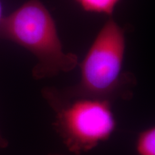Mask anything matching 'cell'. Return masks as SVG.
I'll list each match as a JSON object with an SVG mask.
<instances>
[{
    "instance_id": "cell-1",
    "label": "cell",
    "mask_w": 155,
    "mask_h": 155,
    "mask_svg": "<svg viewBox=\"0 0 155 155\" xmlns=\"http://www.w3.org/2000/svg\"><path fill=\"white\" fill-rule=\"evenodd\" d=\"M0 38L30 51L38 60L32 75L40 80L76 67L77 55L65 53L50 12L40 0H29L0 22Z\"/></svg>"
},
{
    "instance_id": "cell-3",
    "label": "cell",
    "mask_w": 155,
    "mask_h": 155,
    "mask_svg": "<svg viewBox=\"0 0 155 155\" xmlns=\"http://www.w3.org/2000/svg\"><path fill=\"white\" fill-rule=\"evenodd\" d=\"M55 113L53 127L71 152H89L111 137L116 127L111 101L89 97L68 98L54 88L42 91Z\"/></svg>"
},
{
    "instance_id": "cell-2",
    "label": "cell",
    "mask_w": 155,
    "mask_h": 155,
    "mask_svg": "<svg viewBox=\"0 0 155 155\" xmlns=\"http://www.w3.org/2000/svg\"><path fill=\"white\" fill-rule=\"evenodd\" d=\"M126 48L123 29L110 18L101 29L81 64L76 86L60 93L68 98L89 97L112 101L129 97V73L123 72Z\"/></svg>"
},
{
    "instance_id": "cell-6",
    "label": "cell",
    "mask_w": 155,
    "mask_h": 155,
    "mask_svg": "<svg viewBox=\"0 0 155 155\" xmlns=\"http://www.w3.org/2000/svg\"><path fill=\"white\" fill-rule=\"evenodd\" d=\"M7 145H8V141L0 132V148H5L7 147Z\"/></svg>"
},
{
    "instance_id": "cell-7",
    "label": "cell",
    "mask_w": 155,
    "mask_h": 155,
    "mask_svg": "<svg viewBox=\"0 0 155 155\" xmlns=\"http://www.w3.org/2000/svg\"><path fill=\"white\" fill-rule=\"evenodd\" d=\"M2 4L0 2V22H1L2 19Z\"/></svg>"
},
{
    "instance_id": "cell-5",
    "label": "cell",
    "mask_w": 155,
    "mask_h": 155,
    "mask_svg": "<svg viewBox=\"0 0 155 155\" xmlns=\"http://www.w3.org/2000/svg\"><path fill=\"white\" fill-rule=\"evenodd\" d=\"M87 12L111 15L119 0H76Z\"/></svg>"
},
{
    "instance_id": "cell-4",
    "label": "cell",
    "mask_w": 155,
    "mask_h": 155,
    "mask_svg": "<svg viewBox=\"0 0 155 155\" xmlns=\"http://www.w3.org/2000/svg\"><path fill=\"white\" fill-rule=\"evenodd\" d=\"M137 155H155V128L151 127L139 134L135 144Z\"/></svg>"
},
{
    "instance_id": "cell-8",
    "label": "cell",
    "mask_w": 155,
    "mask_h": 155,
    "mask_svg": "<svg viewBox=\"0 0 155 155\" xmlns=\"http://www.w3.org/2000/svg\"><path fill=\"white\" fill-rule=\"evenodd\" d=\"M50 155H64V154H50Z\"/></svg>"
}]
</instances>
